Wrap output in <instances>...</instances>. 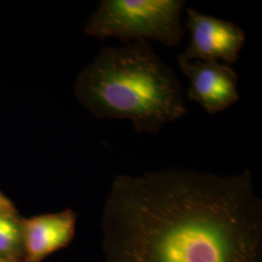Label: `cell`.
I'll list each match as a JSON object with an SVG mask.
<instances>
[{
	"mask_svg": "<svg viewBox=\"0 0 262 262\" xmlns=\"http://www.w3.org/2000/svg\"><path fill=\"white\" fill-rule=\"evenodd\" d=\"M186 26L190 32V41L180 56L188 60H212L231 64L238 60L246 43L247 34L234 23L217 19L186 9Z\"/></svg>",
	"mask_w": 262,
	"mask_h": 262,
	"instance_id": "obj_4",
	"label": "cell"
},
{
	"mask_svg": "<svg viewBox=\"0 0 262 262\" xmlns=\"http://www.w3.org/2000/svg\"><path fill=\"white\" fill-rule=\"evenodd\" d=\"M77 214L71 209L21 220L23 262H42L67 247L76 232Z\"/></svg>",
	"mask_w": 262,
	"mask_h": 262,
	"instance_id": "obj_6",
	"label": "cell"
},
{
	"mask_svg": "<svg viewBox=\"0 0 262 262\" xmlns=\"http://www.w3.org/2000/svg\"><path fill=\"white\" fill-rule=\"evenodd\" d=\"M4 212H16V210L9 199L0 192V213Z\"/></svg>",
	"mask_w": 262,
	"mask_h": 262,
	"instance_id": "obj_8",
	"label": "cell"
},
{
	"mask_svg": "<svg viewBox=\"0 0 262 262\" xmlns=\"http://www.w3.org/2000/svg\"><path fill=\"white\" fill-rule=\"evenodd\" d=\"M23 256L21 220L16 212L0 213V260L23 262Z\"/></svg>",
	"mask_w": 262,
	"mask_h": 262,
	"instance_id": "obj_7",
	"label": "cell"
},
{
	"mask_svg": "<svg viewBox=\"0 0 262 262\" xmlns=\"http://www.w3.org/2000/svg\"><path fill=\"white\" fill-rule=\"evenodd\" d=\"M75 94L94 117L129 121L139 134L157 135L187 113L178 76L148 41L103 48L78 75Z\"/></svg>",
	"mask_w": 262,
	"mask_h": 262,
	"instance_id": "obj_2",
	"label": "cell"
},
{
	"mask_svg": "<svg viewBox=\"0 0 262 262\" xmlns=\"http://www.w3.org/2000/svg\"><path fill=\"white\" fill-rule=\"evenodd\" d=\"M185 10L183 0H102L84 32L99 40L116 38L123 44L151 40L174 47L186 33Z\"/></svg>",
	"mask_w": 262,
	"mask_h": 262,
	"instance_id": "obj_3",
	"label": "cell"
},
{
	"mask_svg": "<svg viewBox=\"0 0 262 262\" xmlns=\"http://www.w3.org/2000/svg\"><path fill=\"white\" fill-rule=\"evenodd\" d=\"M101 228L103 262H262V200L250 170L118 175Z\"/></svg>",
	"mask_w": 262,
	"mask_h": 262,
	"instance_id": "obj_1",
	"label": "cell"
},
{
	"mask_svg": "<svg viewBox=\"0 0 262 262\" xmlns=\"http://www.w3.org/2000/svg\"><path fill=\"white\" fill-rule=\"evenodd\" d=\"M0 262H5V261H1V260H0Z\"/></svg>",
	"mask_w": 262,
	"mask_h": 262,
	"instance_id": "obj_9",
	"label": "cell"
},
{
	"mask_svg": "<svg viewBox=\"0 0 262 262\" xmlns=\"http://www.w3.org/2000/svg\"><path fill=\"white\" fill-rule=\"evenodd\" d=\"M179 68L189 81L187 98L196 102L207 114L223 112L240 100L239 76L225 62L188 60L179 55Z\"/></svg>",
	"mask_w": 262,
	"mask_h": 262,
	"instance_id": "obj_5",
	"label": "cell"
}]
</instances>
